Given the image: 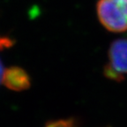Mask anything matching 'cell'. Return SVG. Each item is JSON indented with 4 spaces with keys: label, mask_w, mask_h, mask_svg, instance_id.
Returning a JSON list of instances; mask_svg holds the SVG:
<instances>
[{
    "label": "cell",
    "mask_w": 127,
    "mask_h": 127,
    "mask_svg": "<svg viewBox=\"0 0 127 127\" xmlns=\"http://www.w3.org/2000/svg\"><path fill=\"white\" fill-rule=\"evenodd\" d=\"M2 83L7 88L17 92L28 89L31 85L28 72L19 66H12L4 70Z\"/></svg>",
    "instance_id": "obj_3"
},
{
    "label": "cell",
    "mask_w": 127,
    "mask_h": 127,
    "mask_svg": "<svg viewBox=\"0 0 127 127\" xmlns=\"http://www.w3.org/2000/svg\"><path fill=\"white\" fill-rule=\"evenodd\" d=\"M107 78L121 81L127 74V38H121L111 43L109 50V62L104 68Z\"/></svg>",
    "instance_id": "obj_2"
},
{
    "label": "cell",
    "mask_w": 127,
    "mask_h": 127,
    "mask_svg": "<svg viewBox=\"0 0 127 127\" xmlns=\"http://www.w3.org/2000/svg\"><path fill=\"white\" fill-rule=\"evenodd\" d=\"M4 66H3V64L0 60V83L2 82V79H3V75H4Z\"/></svg>",
    "instance_id": "obj_6"
},
{
    "label": "cell",
    "mask_w": 127,
    "mask_h": 127,
    "mask_svg": "<svg viewBox=\"0 0 127 127\" xmlns=\"http://www.w3.org/2000/svg\"><path fill=\"white\" fill-rule=\"evenodd\" d=\"M12 45H13V41L11 38L0 35V50L8 49V48L12 47Z\"/></svg>",
    "instance_id": "obj_5"
},
{
    "label": "cell",
    "mask_w": 127,
    "mask_h": 127,
    "mask_svg": "<svg viewBox=\"0 0 127 127\" xmlns=\"http://www.w3.org/2000/svg\"><path fill=\"white\" fill-rule=\"evenodd\" d=\"M96 11L106 29L111 32L127 30V0H99Z\"/></svg>",
    "instance_id": "obj_1"
},
{
    "label": "cell",
    "mask_w": 127,
    "mask_h": 127,
    "mask_svg": "<svg viewBox=\"0 0 127 127\" xmlns=\"http://www.w3.org/2000/svg\"><path fill=\"white\" fill-rule=\"evenodd\" d=\"M45 127H78V125L75 119L68 118L48 122Z\"/></svg>",
    "instance_id": "obj_4"
}]
</instances>
